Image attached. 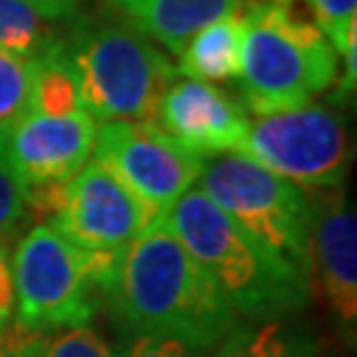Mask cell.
Returning <instances> with one entry per match:
<instances>
[{
	"label": "cell",
	"instance_id": "cell-1",
	"mask_svg": "<svg viewBox=\"0 0 357 357\" xmlns=\"http://www.w3.org/2000/svg\"><path fill=\"white\" fill-rule=\"evenodd\" d=\"M103 302L132 336L169 339L209 352L238 323L188 249L156 220L116 259Z\"/></svg>",
	"mask_w": 357,
	"mask_h": 357
},
{
	"label": "cell",
	"instance_id": "cell-2",
	"mask_svg": "<svg viewBox=\"0 0 357 357\" xmlns=\"http://www.w3.org/2000/svg\"><path fill=\"white\" fill-rule=\"evenodd\" d=\"M165 222L236 315L283 318L305 310L312 283L238 228L202 188H191Z\"/></svg>",
	"mask_w": 357,
	"mask_h": 357
},
{
	"label": "cell",
	"instance_id": "cell-3",
	"mask_svg": "<svg viewBox=\"0 0 357 357\" xmlns=\"http://www.w3.org/2000/svg\"><path fill=\"white\" fill-rule=\"evenodd\" d=\"M243 51L238 85L257 116L315 103L339 77V56L305 6L241 3Z\"/></svg>",
	"mask_w": 357,
	"mask_h": 357
},
{
	"label": "cell",
	"instance_id": "cell-4",
	"mask_svg": "<svg viewBox=\"0 0 357 357\" xmlns=\"http://www.w3.org/2000/svg\"><path fill=\"white\" fill-rule=\"evenodd\" d=\"M66 66L79 106L96 122H153L178 66L116 16H79L66 32Z\"/></svg>",
	"mask_w": 357,
	"mask_h": 357
},
{
	"label": "cell",
	"instance_id": "cell-5",
	"mask_svg": "<svg viewBox=\"0 0 357 357\" xmlns=\"http://www.w3.org/2000/svg\"><path fill=\"white\" fill-rule=\"evenodd\" d=\"M13 326L26 333L82 328L96 318L106 273L51 222L22 236L11 257Z\"/></svg>",
	"mask_w": 357,
	"mask_h": 357
},
{
	"label": "cell",
	"instance_id": "cell-6",
	"mask_svg": "<svg viewBox=\"0 0 357 357\" xmlns=\"http://www.w3.org/2000/svg\"><path fill=\"white\" fill-rule=\"evenodd\" d=\"M199 188L238 228L312 283L310 204L302 188L255 165L243 153H225L204 162Z\"/></svg>",
	"mask_w": 357,
	"mask_h": 357
},
{
	"label": "cell",
	"instance_id": "cell-7",
	"mask_svg": "<svg viewBox=\"0 0 357 357\" xmlns=\"http://www.w3.org/2000/svg\"><path fill=\"white\" fill-rule=\"evenodd\" d=\"M26 204L29 212L51 215L48 222L98 262L106 281L122 252L151 225L141 202L98 159L59 185L29 191Z\"/></svg>",
	"mask_w": 357,
	"mask_h": 357
},
{
	"label": "cell",
	"instance_id": "cell-8",
	"mask_svg": "<svg viewBox=\"0 0 357 357\" xmlns=\"http://www.w3.org/2000/svg\"><path fill=\"white\" fill-rule=\"evenodd\" d=\"M241 153L296 188L310 191L339 188L352 162L344 119L323 103L259 116L249 125Z\"/></svg>",
	"mask_w": 357,
	"mask_h": 357
},
{
	"label": "cell",
	"instance_id": "cell-9",
	"mask_svg": "<svg viewBox=\"0 0 357 357\" xmlns=\"http://www.w3.org/2000/svg\"><path fill=\"white\" fill-rule=\"evenodd\" d=\"M96 159L114 172L151 222L196 188L204 159L183 149L153 122H103L96 132Z\"/></svg>",
	"mask_w": 357,
	"mask_h": 357
},
{
	"label": "cell",
	"instance_id": "cell-10",
	"mask_svg": "<svg viewBox=\"0 0 357 357\" xmlns=\"http://www.w3.org/2000/svg\"><path fill=\"white\" fill-rule=\"evenodd\" d=\"M98 122L85 112H40L29 109L0 138V165L29 191L59 185L90 162Z\"/></svg>",
	"mask_w": 357,
	"mask_h": 357
},
{
	"label": "cell",
	"instance_id": "cell-11",
	"mask_svg": "<svg viewBox=\"0 0 357 357\" xmlns=\"http://www.w3.org/2000/svg\"><path fill=\"white\" fill-rule=\"evenodd\" d=\"M310 204V275L320 291L333 326L347 347L357 339V215L342 188L312 191Z\"/></svg>",
	"mask_w": 357,
	"mask_h": 357
},
{
	"label": "cell",
	"instance_id": "cell-12",
	"mask_svg": "<svg viewBox=\"0 0 357 357\" xmlns=\"http://www.w3.org/2000/svg\"><path fill=\"white\" fill-rule=\"evenodd\" d=\"M153 119L156 128L199 159L241 153L252 125L241 101L217 85L188 77L175 79L165 90Z\"/></svg>",
	"mask_w": 357,
	"mask_h": 357
},
{
	"label": "cell",
	"instance_id": "cell-13",
	"mask_svg": "<svg viewBox=\"0 0 357 357\" xmlns=\"http://www.w3.org/2000/svg\"><path fill=\"white\" fill-rule=\"evenodd\" d=\"M116 13L141 35L156 40L180 56L185 43L212 24L241 8V0H109Z\"/></svg>",
	"mask_w": 357,
	"mask_h": 357
},
{
	"label": "cell",
	"instance_id": "cell-14",
	"mask_svg": "<svg viewBox=\"0 0 357 357\" xmlns=\"http://www.w3.org/2000/svg\"><path fill=\"white\" fill-rule=\"evenodd\" d=\"M209 357H320L315 331L291 315L236 323Z\"/></svg>",
	"mask_w": 357,
	"mask_h": 357
},
{
	"label": "cell",
	"instance_id": "cell-15",
	"mask_svg": "<svg viewBox=\"0 0 357 357\" xmlns=\"http://www.w3.org/2000/svg\"><path fill=\"white\" fill-rule=\"evenodd\" d=\"M243 51L241 13H230L199 29L180 51L178 75L199 82H238Z\"/></svg>",
	"mask_w": 357,
	"mask_h": 357
},
{
	"label": "cell",
	"instance_id": "cell-16",
	"mask_svg": "<svg viewBox=\"0 0 357 357\" xmlns=\"http://www.w3.org/2000/svg\"><path fill=\"white\" fill-rule=\"evenodd\" d=\"M0 51L45 64L64 56L66 35L22 0H0Z\"/></svg>",
	"mask_w": 357,
	"mask_h": 357
},
{
	"label": "cell",
	"instance_id": "cell-17",
	"mask_svg": "<svg viewBox=\"0 0 357 357\" xmlns=\"http://www.w3.org/2000/svg\"><path fill=\"white\" fill-rule=\"evenodd\" d=\"M40 64L0 51V138L32 109Z\"/></svg>",
	"mask_w": 357,
	"mask_h": 357
},
{
	"label": "cell",
	"instance_id": "cell-18",
	"mask_svg": "<svg viewBox=\"0 0 357 357\" xmlns=\"http://www.w3.org/2000/svg\"><path fill=\"white\" fill-rule=\"evenodd\" d=\"M312 19L342 59L357 51V0H305Z\"/></svg>",
	"mask_w": 357,
	"mask_h": 357
},
{
	"label": "cell",
	"instance_id": "cell-19",
	"mask_svg": "<svg viewBox=\"0 0 357 357\" xmlns=\"http://www.w3.org/2000/svg\"><path fill=\"white\" fill-rule=\"evenodd\" d=\"M43 357H119V352L112 349V344L98 331L82 326V328L48 333Z\"/></svg>",
	"mask_w": 357,
	"mask_h": 357
},
{
	"label": "cell",
	"instance_id": "cell-20",
	"mask_svg": "<svg viewBox=\"0 0 357 357\" xmlns=\"http://www.w3.org/2000/svg\"><path fill=\"white\" fill-rule=\"evenodd\" d=\"M29 215L26 191L11 172L0 165V243H8Z\"/></svg>",
	"mask_w": 357,
	"mask_h": 357
},
{
	"label": "cell",
	"instance_id": "cell-21",
	"mask_svg": "<svg viewBox=\"0 0 357 357\" xmlns=\"http://www.w3.org/2000/svg\"><path fill=\"white\" fill-rule=\"evenodd\" d=\"M193 347H185L169 339H151V336H132L128 347L119 352V357H204Z\"/></svg>",
	"mask_w": 357,
	"mask_h": 357
},
{
	"label": "cell",
	"instance_id": "cell-22",
	"mask_svg": "<svg viewBox=\"0 0 357 357\" xmlns=\"http://www.w3.org/2000/svg\"><path fill=\"white\" fill-rule=\"evenodd\" d=\"M45 355V336L26 333L16 326H6L0 331V357H43Z\"/></svg>",
	"mask_w": 357,
	"mask_h": 357
},
{
	"label": "cell",
	"instance_id": "cell-23",
	"mask_svg": "<svg viewBox=\"0 0 357 357\" xmlns=\"http://www.w3.org/2000/svg\"><path fill=\"white\" fill-rule=\"evenodd\" d=\"M22 3L35 8L51 24H64V22L72 24L82 16V3L85 0H22Z\"/></svg>",
	"mask_w": 357,
	"mask_h": 357
},
{
	"label": "cell",
	"instance_id": "cell-24",
	"mask_svg": "<svg viewBox=\"0 0 357 357\" xmlns=\"http://www.w3.org/2000/svg\"><path fill=\"white\" fill-rule=\"evenodd\" d=\"M13 318V268L8 243H0V331Z\"/></svg>",
	"mask_w": 357,
	"mask_h": 357
},
{
	"label": "cell",
	"instance_id": "cell-25",
	"mask_svg": "<svg viewBox=\"0 0 357 357\" xmlns=\"http://www.w3.org/2000/svg\"><path fill=\"white\" fill-rule=\"evenodd\" d=\"M241 3H243V0H241Z\"/></svg>",
	"mask_w": 357,
	"mask_h": 357
}]
</instances>
